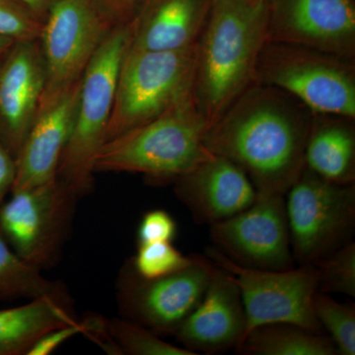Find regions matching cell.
<instances>
[{
	"label": "cell",
	"mask_w": 355,
	"mask_h": 355,
	"mask_svg": "<svg viewBox=\"0 0 355 355\" xmlns=\"http://www.w3.org/2000/svg\"><path fill=\"white\" fill-rule=\"evenodd\" d=\"M86 324L84 320H78L76 323L64 324L53 329L44 334L41 338L32 345L26 355H49L53 354L70 338L80 334H85Z\"/></svg>",
	"instance_id": "f1b7e54d"
},
{
	"label": "cell",
	"mask_w": 355,
	"mask_h": 355,
	"mask_svg": "<svg viewBox=\"0 0 355 355\" xmlns=\"http://www.w3.org/2000/svg\"><path fill=\"white\" fill-rule=\"evenodd\" d=\"M305 167L331 183H355L354 120L313 114Z\"/></svg>",
	"instance_id": "d6986e66"
},
{
	"label": "cell",
	"mask_w": 355,
	"mask_h": 355,
	"mask_svg": "<svg viewBox=\"0 0 355 355\" xmlns=\"http://www.w3.org/2000/svg\"><path fill=\"white\" fill-rule=\"evenodd\" d=\"M268 42L354 60V0H275L270 6Z\"/></svg>",
	"instance_id": "4fadbf2b"
},
{
	"label": "cell",
	"mask_w": 355,
	"mask_h": 355,
	"mask_svg": "<svg viewBox=\"0 0 355 355\" xmlns=\"http://www.w3.org/2000/svg\"><path fill=\"white\" fill-rule=\"evenodd\" d=\"M10 193L0 207V235L35 268L43 270L57 266L79 198L58 178Z\"/></svg>",
	"instance_id": "ba28073f"
},
{
	"label": "cell",
	"mask_w": 355,
	"mask_h": 355,
	"mask_svg": "<svg viewBox=\"0 0 355 355\" xmlns=\"http://www.w3.org/2000/svg\"><path fill=\"white\" fill-rule=\"evenodd\" d=\"M212 0H141L128 23V48L171 51L191 48L209 16Z\"/></svg>",
	"instance_id": "ac0fdd59"
},
{
	"label": "cell",
	"mask_w": 355,
	"mask_h": 355,
	"mask_svg": "<svg viewBox=\"0 0 355 355\" xmlns=\"http://www.w3.org/2000/svg\"><path fill=\"white\" fill-rule=\"evenodd\" d=\"M214 247L238 265L259 270L294 268L286 196H260L246 209L209 226Z\"/></svg>",
	"instance_id": "7c38bea8"
},
{
	"label": "cell",
	"mask_w": 355,
	"mask_h": 355,
	"mask_svg": "<svg viewBox=\"0 0 355 355\" xmlns=\"http://www.w3.org/2000/svg\"><path fill=\"white\" fill-rule=\"evenodd\" d=\"M79 86L80 81L49 108L40 112L15 159L12 191L41 186L57 179L58 165L71 132Z\"/></svg>",
	"instance_id": "e0dca14e"
},
{
	"label": "cell",
	"mask_w": 355,
	"mask_h": 355,
	"mask_svg": "<svg viewBox=\"0 0 355 355\" xmlns=\"http://www.w3.org/2000/svg\"><path fill=\"white\" fill-rule=\"evenodd\" d=\"M105 331L111 354L198 355L163 340L157 334L130 320L106 319Z\"/></svg>",
	"instance_id": "603a6c76"
},
{
	"label": "cell",
	"mask_w": 355,
	"mask_h": 355,
	"mask_svg": "<svg viewBox=\"0 0 355 355\" xmlns=\"http://www.w3.org/2000/svg\"><path fill=\"white\" fill-rule=\"evenodd\" d=\"M140 1L141 0H95L100 12L112 27L130 22Z\"/></svg>",
	"instance_id": "f546056e"
},
{
	"label": "cell",
	"mask_w": 355,
	"mask_h": 355,
	"mask_svg": "<svg viewBox=\"0 0 355 355\" xmlns=\"http://www.w3.org/2000/svg\"><path fill=\"white\" fill-rule=\"evenodd\" d=\"M95 0H57L43 21L39 42L46 83L40 112L80 81L103 41L113 29Z\"/></svg>",
	"instance_id": "9c48e42d"
},
{
	"label": "cell",
	"mask_w": 355,
	"mask_h": 355,
	"mask_svg": "<svg viewBox=\"0 0 355 355\" xmlns=\"http://www.w3.org/2000/svg\"><path fill=\"white\" fill-rule=\"evenodd\" d=\"M15 43L16 41H14V40L0 35V69L6 62Z\"/></svg>",
	"instance_id": "d6a6232c"
},
{
	"label": "cell",
	"mask_w": 355,
	"mask_h": 355,
	"mask_svg": "<svg viewBox=\"0 0 355 355\" xmlns=\"http://www.w3.org/2000/svg\"><path fill=\"white\" fill-rule=\"evenodd\" d=\"M270 6L212 0L196 46L193 98L209 128L252 85L268 42Z\"/></svg>",
	"instance_id": "7a4b0ae2"
},
{
	"label": "cell",
	"mask_w": 355,
	"mask_h": 355,
	"mask_svg": "<svg viewBox=\"0 0 355 355\" xmlns=\"http://www.w3.org/2000/svg\"><path fill=\"white\" fill-rule=\"evenodd\" d=\"M205 253L214 265L230 273L239 287L247 318L245 336L270 323H291L323 333L313 308L318 279L312 263L286 270H259L238 265L214 246Z\"/></svg>",
	"instance_id": "30bf717a"
},
{
	"label": "cell",
	"mask_w": 355,
	"mask_h": 355,
	"mask_svg": "<svg viewBox=\"0 0 355 355\" xmlns=\"http://www.w3.org/2000/svg\"><path fill=\"white\" fill-rule=\"evenodd\" d=\"M174 193L197 223L212 225L253 205L257 191L232 161L214 155L177 178Z\"/></svg>",
	"instance_id": "2e32d148"
},
{
	"label": "cell",
	"mask_w": 355,
	"mask_h": 355,
	"mask_svg": "<svg viewBox=\"0 0 355 355\" xmlns=\"http://www.w3.org/2000/svg\"><path fill=\"white\" fill-rule=\"evenodd\" d=\"M69 297L62 282L51 280L42 270L21 259L0 235V300Z\"/></svg>",
	"instance_id": "7402d4cb"
},
{
	"label": "cell",
	"mask_w": 355,
	"mask_h": 355,
	"mask_svg": "<svg viewBox=\"0 0 355 355\" xmlns=\"http://www.w3.org/2000/svg\"><path fill=\"white\" fill-rule=\"evenodd\" d=\"M214 268L207 256H197L195 263L184 270L146 279L137 275L130 261L121 270L116 284L121 314L158 336H174L202 300Z\"/></svg>",
	"instance_id": "8fae6325"
},
{
	"label": "cell",
	"mask_w": 355,
	"mask_h": 355,
	"mask_svg": "<svg viewBox=\"0 0 355 355\" xmlns=\"http://www.w3.org/2000/svg\"><path fill=\"white\" fill-rule=\"evenodd\" d=\"M78 321L70 297L44 296L0 310V355H26L44 334Z\"/></svg>",
	"instance_id": "ffe728a7"
},
{
	"label": "cell",
	"mask_w": 355,
	"mask_h": 355,
	"mask_svg": "<svg viewBox=\"0 0 355 355\" xmlns=\"http://www.w3.org/2000/svg\"><path fill=\"white\" fill-rule=\"evenodd\" d=\"M318 291L355 297V243L349 242L314 263Z\"/></svg>",
	"instance_id": "d4e9b609"
},
{
	"label": "cell",
	"mask_w": 355,
	"mask_h": 355,
	"mask_svg": "<svg viewBox=\"0 0 355 355\" xmlns=\"http://www.w3.org/2000/svg\"><path fill=\"white\" fill-rule=\"evenodd\" d=\"M15 1L31 11L39 19L44 21L46 14L50 11L51 7L55 4L57 0H15Z\"/></svg>",
	"instance_id": "1f68e13d"
},
{
	"label": "cell",
	"mask_w": 355,
	"mask_h": 355,
	"mask_svg": "<svg viewBox=\"0 0 355 355\" xmlns=\"http://www.w3.org/2000/svg\"><path fill=\"white\" fill-rule=\"evenodd\" d=\"M315 316L330 334L338 354H355L354 305L343 304L327 293L317 291L313 300Z\"/></svg>",
	"instance_id": "cb8c5ba5"
},
{
	"label": "cell",
	"mask_w": 355,
	"mask_h": 355,
	"mask_svg": "<svg viewBox=\"0 0 355 355\" xmlns=\"http://www.w3.org/2000/svg\"><path fill=\"white\" fill-rule=\"evenodd\" d=\"M251 1L257 2V3L266 4V6H270L275 0H251Z\"/></svg>",
	"instance_id": "836d02e7"
},
{
	"label": "cell",
	"mask_w": 355,
	"mask_h": 355,
	"mask_svg": "<svg viewBox=\"0 0 355 355\" xmlns=\"http://www.w3.org/2000/svg\"><path fill=\"white\" fill-rule=\"evenodd\" d=\"M256 83L284 91L311 113L355 120L354 60L266 42L257 65Z\"/></svg>",
	"instance_id": "5b68a950"
},
{
	"label": "cell",
	"mask_w": 355,
	"mask_h": 355,
	"mask_svg": "<svg viewBox=\"0 0 355 355\" xmlns=\"http://www.w3.org/2000/svg\"><path fill=\"white\" fill-rule=\"evenodd\" d=\"M15 174V158L0 144V207L6 202V196L12 191Z\"/></svg>",
	"instance_id": "4dcf8cb0"
},
{
	"label": "cell",
	"mask_w": 355,
	"mask_h": 355,
	"mask_svg": "<svg viewBox=\"0 0 355 355\" xmlns=\"http://www.w3.org/2000/svg\"><path fill=\"white\" fill-rule=\"evenodd\" d=\"M313 113L279 89L254 83L205 135L210 153L232 161L260 196L284 195L305 168Z\"/></svg>",
	"instance_id": "6da1fadb"
},
{
	"label": "cell",
	"mask_w": 355,
	"mask_h": 355,
	"mask_svg": "<svg viewBox=\"0 0 355 355\" xmlns=\"http://www.w3.org/2000/svg\"><path fill=\"white\" fill-rule=\"evenodd\" d=\"M177 235V223L171 214L153 209L142 216L137 229V244L172 242Z\"/></svg>",
	"instance_id": "83f0119b"
},
{
	"label": "cell",
	"mask_w": 355,
	"mask_h": 355,
	"mask_svg": "<svg viewBox=\"0 0 355 355\" xmlns=\"http://www.w3.org/2000/svg\"><path fill=\"white\" fill-rule=\"evenodd\" d=\"M128 41V23L114 27L81 77L71 132L57 174L79 198L93 187L95 157L106 142L119 71Z\"/></svg>",
	"instance_id": "277c9868"
},
{
	"label": "cell",
	"mask_w": 355,
	"mask_h": 355,
	"mask_svg": "<svg viewBox=\"0 0 355 355\" xmlns=\"http://www.w3.org/2000/svg\"><path fill=\"white\" fill-rule=\"evenodd\" d=\"M44 83L39 39L16 42L0 69V144L15 159L38 116Z\"/></svg>",
	"instance_id": "5bb4252c"
},
{
	"label": "cell",
	"mask_w": 355,
	"mask_h": 355,
	"mask_svg": "<svg viewBox=\"0 0 355 355\" xmlns=\"http://www.w3.org/2000/svg\"><path fill=\"white\" fill-rule=\"evenodd\" d=\"M246 327L239 287L230 273L214 265L205 295L174 336L184 349L197 354H216L236 349Z\"/></svg>",
	"instance_id": "9a60e30c"
},
{
	"label": "cell",
	"mask_w": 355,
	"mask_h": 355,
	"mask_svg": "<svg viewBox=\"0 0 355 355\" xmlns=\"http://www.w3.org/2000/svg\"><path fill=\"white\" fill-rule=\"evenodd\" d=\"M196 46L171 51L128 46L119 71L106 141L153 120L193 94Z\"/></svg>",
	"instance_id": "8992f818"
},
{
	"label": "cell",
	"mask_w": 355,
	"mask_h": 355,
	"mask_svg": "<svg viewBox=\"0 0 355 355\" xmlns=\"http://www.w3.org/2000/svg\"><path fill=\"white\" fill-rule=\"evenodd\" d=\"M130 261L137 275L153 279L184 270L195 263L197 256H184L172 242H156L139 244L137 254Z\"/></svg>",
	"instance_id": "484cf974"
},
{
	"label": "cell",
	"mask_w": 355,
	"mask_h": 355,
	"mask_svg": "<svg viewBox=\"0 0 355 355\" xmlns=\"http://www.w3.org/2000/svg\"><path fill=\"white\" fill-rule=\"evenodd\" d=\"M236 352L246 355H336L330 336L291 323L256 327L245 336Z\"/></svg>",
	"instance_id": "44dd1931"
},
{
	"label": "cell",
	"mask_w": 355,
	"mask_h": 355,
	"mask_svg": "<svg viewBox=\"0 0 355 355\" xmlns=\"http://www.w3.org/2000/svg\"><path fill=\"white\" fill-rule=\"evenodd\" d=\"M209 125L193 94L139 127L107 140L94 171L135 173L153 182H174L214 156L205 144Z\"/></svg>",
	"instance_id": "3957f363"
},
{
	"label": "cell",
	"mask_w": 355,
	"mask_h": 355,
	"mask_svg": "<svg viewBox=\"0 0 355 355\" xmlns=\"http://www.w3.org/2000/svg\"><path fill=\"white\" fill-rule=\"evenodd\" d=\"M43 21L15 0H0V35L16 42L39 39Z\"/></svg>",
	"instance_id": "4316f807"
},
{
	"label": "cell",
	"mask_w": 355,
	"mask_h": 355,
	"mask_svg": "<svg viewBox=\"0 0 355 355\" xmlns=\"http://www.w3.org/2000/svg\"><path fill=\"white\" fill-rule=\"evenodd\" d=\"M292 254L300 265L314 263L352 242L355 184L331 183L303 169L286 193Z\"/></svg>",
	"instance_id": "52a82bcc"
}]
</instances>
